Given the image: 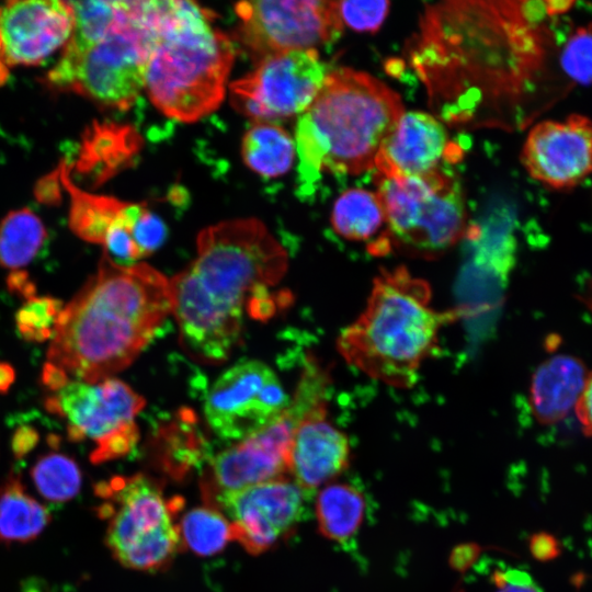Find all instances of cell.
<instances>
[{
    "label": "cell",
    "mask_w": 592,
    "mask_h": 592,
    "mask_svg": "<svg viewBox=\"0 0 592 592\" xmlns=\"http://www.w3.org/2000/svg\"><path fill=\"white\" fill-rule=\"evenodd\" d=\"M197 255L170 280L172 314L184 349L208 364L226 361L240 340L243 312L264 320L275 305L269 287L285 274L287 253L257 218L203 229Z\"/></svg>",
    "instance_id": "cell-1"
},
{
    "label": "cell",
    "mask_w": 592,
    "mask_h": 592,
    "mask_svg": "<svg viewBox=\"0 0 592 592\" xmlns=\"http://www.w3.org/2000/svg\"><path fill=\"white\" fill-rule=\"evenodd\" d=\"M172 314L170 281L146 263L119 267L104 254L98 271L62 307L47 362L94 384L132 364Z\"/></svg>",
    "instance_id": "cell-2"
},
{
    "label": "cell",
    "mask_w": 592,
    "mask_h": 592,
    "mask_svg": "<svg viewBox=\"0 0 592 592\" xmlns=\"http://www.w3.org/2000/svg\"><path fill=\"white\" fill-rule=\"evenodd\" d=\"M463 314L435 309L430 283L406 266L384 269L373 280L364 309L337 338V350L369 378L408 389L437 352L441 330Z\"/></svg>",
    "instance_id": "cell-3"
},
{
    "label": "cell",
    "mask_w": 592,
    "mask_h": 592,
    "mask_svg": "<svg viewBox=\"0 0 592 592\" xmlns=\"http://www.w3.org/2000/svg\"><path fill=\"white\" fill-rule=\"evenodd\" d=\"M403 113L400 96L375 77L344 67L328 72L296 125L300 189L323 173L372 170L382 143Z\"/></svg>",
    "instance_id": "cell-4"
},
{
    "label": "cell",
    "mask_w": 592,
    "mask_h": 592,
    "mask_svg": "<svg viewBox=\"0 0 592 592\" xmlns=\"http://www.w3.org/2000/svg\"><path fill=\"white\" fill-rule=\"evenodd\" d=\"M190 1H166L150 50L145 89L166 116L194 123L223 102L235 60L231 39Z\"/></svg>",
    "instance_id": "cell-5"
},
{
    "label": "cell",
    "mask_w": 592,
    "mask_h": 592,
    "mask_svg": "<svg viewBox=\"0 0 592 592\" xmlns=\"http://www.w3.org/2000/svg\"><path fill=\"white\" fill-rule=\"evenodd\" d=\"M119 5L117 26L79 57H60L45 76L47 87L76 92L107 109L125 111L135 103L145 88L157 30L145 1Z\"/></svg>",
    "instance_id": "cell-6"
},
{
    "label": "cell",
    "mask_w": 592,
    "mask_h": 592,
    "mask_svg": "<svg viewBox=\"0 0 592 592\" xmlns=\"http://www.w3.org/2000/svg\"><path fill=\"white\" fill-rule=\"evenodd\" d=\"M376 194L391 250L431 260L465 237L463 190L457 178L444 169L402 179L378 177Z\"/></svg>",
    "instance_id": "cell-7"
},
{
    "label": "cell",
    "mask_w": 592,
    "mask_h": 592,
    "mask_svg": "<svg viewBox=\"0 0 592 592\" xmlns=\"http://www.w3.org/2000/svg\"><path fill=\"white\" fill-rule=\"evenodd\" d=\"M95 491L106 500L99 509L109 519L106 546L122 566L157 571L173 559L181 546L177 512L182 500L168 499L141 474L114 477Z\"/></svg>",
    "instance_id": "cell-8"
},
{
    "label": "cell",
    "mask_w": 592,
    "mask_h": 592,
    "mask_svg": "<svg viewBox=\"0 0 592 592\" xmlns=\"http://www.w3.org/2000/svg\"><path fill=\"white\" fill-rule=\"evenodd\" d=\"M236 39L258 59L287 50L316 49L342 32L333 1H243L235 4Z\"/></svg>",
    "instance_id": "cell-9"
},
{
    "label": "cell",
    "mask_w": 592,
    "mask_h": 592,
    "mask_svg": "<svg viewBox=\"0 0 592 592\" xmlns=\"http://www.w3.org/2000/svg\"><path fill=\"white\" fill-rule=\"evenodd\" d=\"M327 73L316 49L274 54L229 84L230 103L254 122L292 117L311 105Z\"/></svg>",
    "instance_id": "cell-10"
},
{
    "label": "cell",
    "mask_w": 592,
    "mask_h": 592,
    "mask_svg": "<svg viewBox=\"0 0 592 592\" xmlns=\"http://www.w3.org/2000/svg\"><path fill=\"white\" fill-rule=\"evenodd\" d=\"M144 406L141 396L114 377L94 384L73 379L45 400L49 412L66 419L70 441L132 448L139 439L135 418Z\"/></svg>",
    "instance_id": "cell-11"
},
{
    "label": "cell",
    "mask_w": 592,
    "mask_h": 592,
    "mask_svg": "<svg viewBox=\"0 0 592 592\" xmlns=\"http://www.w3.org/2000/svg\"><path fill=\"white\" fill-rule=\"evenodd\" d=\"M277 375L257 360H241L212 385L204 417L220 439L241 441L276 419L288 406Z\"/></svg>",
    "instance_id": "cell-12"
},
{
    "label": "cell",
    "mask_w": 592,
    "mask_h": 592,
    "mask_svg": "<svg viewBox=\"0 0 592 592\" xmlns=\"http://www.w3.org/2000/svg\"><path fill=\"white\" fill-rule=\"evenodd\" d=\"M306 410L291 399L287 408L264 428L218 453L208 468L203 494H219L286 476L295 428Z\"/></svg>",
    "instance_id": "cell-13"
},
{
    "label": "cell",
    "mask_w": 592,
    "mask_h": 592,
    "mask_svg": "<svg viewBox=\"0 0 592 592\" xmlns=\"http://www.w3.org/2000/svg\"><path fill=\"white\" fill-rule=\"evenodd\" d=\"M306 492L284 476L217 496L207 504L228 519L232 540L248 553L266 551L297 526L304 514Z\"/></svg>",
    "instance_id": "cell-14"
},
{
    "label": "cell",
    "mask_w": 592,
    "mask_h": 592,
    "mask_svg": "<svg viewBox=\"0 0 592 592\" xmlns=\"http://www.w3.org/2000/svg\"><path fill=\"white\" fill-rule=\"evenodd\" d=\"M521 160L528 174L546 186H577L592 174V119L570 114L536 124L526 137Z\"/></svg>",
    "instance_id": "cell-15"
},
{
    "label": "cell",
    "mask_w": 592,
    "mask_h": 592,
    "mask_svg": "<svg viewBox=\"0 0 592 592\" xmlns=\"http://www.w3.org/2000/svg\"><path fill=\"white\" fill-rule=\"evenodd\" d=\"M72 31L73 13L67 1H9L0 7V58L10 66L38 65L65 47Z\"/></svg>",
    "instance_id": "cell-16"
},
{
    "label": "cell",
    "mask_w": 592,
    "mask_h": 592,
    "mask_svg": "<svg viewBox=\"0 0 592 592\" xmlns=\"http://www.w3.org/2000/svg\"><path fill=\"white\" fill-rule=\"evenodd\" d=\"M457 151L435 117L410 111L401 115L382 143L374 168L384 178L420 177L439 169L443 159L456 161Z\"/></svg>",
    "instance_id": "cell-17"
},
{
    "label": "cell",
    "mask_w": 592,
    "mask_h": 592,
    "mask_svg": "<svg viewBox=\"0 0 592 592\" xmlns=\"http://www.w3.org/2000/svg\"><path fill=\"white\" fill-rule=\"evenodd\" d=\"M350 459L349 437L328 419V400L305 412L293 434L288 473L306 494L337 478Z\"/></svg>",
    "instance_id": "cell-18"
},
{
    "label": "cell",
    "mask_w": 592,
    "mask_h": 592,
    "mask_svg": "<svg viewBox=\"0 0 592 592\" xmlns=\"http://www.w3.org/2000/svg\"><path fill=\"white\" fill-rule=\"evenodd\" d=\"M143 139L129 124L95 121L81 136L78 157L69 164L75 173L91 187H96L134 163Z\"/></svg>",
    "instance_id": "cell-19"
},
{
    "label": "cell",
    "mask_w": 592,
    "mask_h": 592,
    "mask_svg": "<svg viewBox=\"0 0 592 592\" xmlns=\"http://www.w3.org/2000/svg\"><path fill=\"white\" fill-rule=\"evenodd\" d=\"M588 371L569 354H555L535 369L528 388L530 408L536 421L551 425L562 421L577 405Z\"/></svg>",
    "instance_id": "cell-20"
},
{
    "label": "cell",
    "mask_w": 592,
    "mask_h": 592,
    "mask_svg": "<svg viewBox=\"0 0 592 592\" xmlns=\"http://www.w3.org/2000/svg\"><path fill=\"white\" fill-rule=\"evenodd\" d=\"M47 508L27 493L16 473L0 485V544H26L37 538L49 524Z\"/></svg>",
    "instance_id": "cell-21"
},
{
    "label": "cell",
    "mask_w": 592,
    "mask_h": 592,
    "mask_svg": "<svg viewBox=\"0 0 592 592\" xmlns=\"http://www.w3.org/2000/svg\"><path fill=\"white\" fill-rule=\"evenodd\" d=\"M60 167L64 189L70 195V229L84 241L103 244L110 227L119 217L127 202L82 190L71 179L69 163L62 160Z\"/></svg>",
    "instance_id": "cell-22"
},
{
    "label": "cell",
    "mask_w": 592,
    "mask_h": 592,
    "mask_svg": "<svg viewBox=\"0 0 592 592\" xmlns=\"http://www.w3.org/2000/svg\"><path fill=\"white\" fill-rule=\"evenodd\" d=\"M295 150V140L287 130L272 122H254L241 141V157L246 166L269 179L287 173Z\"/></svg>",
    "instance_id": "cell-23"
},
{
    "label": "cell",
    "mask_w": 592,
    "mask_h": 592,
    "mask_svg": "<svg viewBox=\"0 0 592 592\" xmlns=\"http://www.w3.org/2000/svg\"><path fill=\"white\" fill-rule=\"evenodd\" d=\"M315 509L321 535L330 540L343 543L360 530L365 516L366 501L354 486L335 482L320 490Z\"/></svg>",
    "instance_id": "cell-24"
},
{
    "label": "cell",
    "mask_w": 592,
    "mask_h": 592,
    "mask_svg": "<svg viewBox=\"0 0 592 592\" xmlns=\"http://www.w3.org/2000/svg\"><path fill=\"white\" fill-rule=\"evenodd\" d=\"M334 231L351 241H368L386 228V217L376 193L350 189L335 201L331 214Z\"/></svg>",
    "instance_id": "cell-25"
},
{
    "label": "cell",
    "mask_w": 592,
    "mask_h": 592,
    "mask_svg": "<svg viewBox=\"0 0 592 592\" xmlns=\"http://www.w3.org/2000/svg\"><path fill=\"white\" fill-rule=\"evenodd\" d=\"M46 237L43 221L32 209L9 212L0 221V265L21 270L33 261Z\"/></svg>",
    "instance_id": "cell-26"
},
{
    "label": "cell",
    "mask_w": 592,
    "mask_h": 592,
    "mask_svg": "<svg viewBox=\"0 0 592 592\" xmlns=\"http://www.w3.org/2000/svg\"><path fill=\"white\" fill-rule=\"evenodd\" d=\"M73 13V31L61 58L73 59L105 38L118 24L119 1L69 2Z\"/></svg>",
    "instance_id": "cell-27"
},
{
    "label": "cell",
    "mask_w": 592,
    "mask_h": 592,
    "mask_svg": "<svg viewBox=\"0 0 592 592\" xmlns=\"http://www.w3.org/2000/svg\"><path fill=\"white\" fill-rule=\"evenodd\" d=\"M181 544L200 556L220 553L232 540L230 522L215 505L190 510L179 523Z\"/></svg>",
    "instance_id": "cell-28"
},
{
    "label": "cell",
    "mask_w": 592,
    "mask_h": 592,
    "mask_svg": "<svg viewBox=\"0 0 592 592\" xmlns=\"http://www.w3.org/2000/svg\"><path fill=\"white\" fill-rule=\"evenodd\" d=\"M31 477L38 493L53 502H65L75 498L82 481L76 460L55 452L37 458L31 469Z\"/></svg>",
    "instance_id": "cell-29"
},
{
    "label": "cell",
    "mask_w": 592,
    "mask_h": 592,
    "mask_svg": "<svg viewBox=\"0 0 592 592\" xmlns=\"http://www.w3.org/2000/svg\"><path fill=\"white\" fill-rule=\"evenodd\" d=\"M61 309V300L54 297L35 296L26 300L15 315L19 334L27 342L52 340Z\"/></svg>",
    "instance_id": "cell-30"
},
{
    "label": "cell",
    "mask_w": 592,
    "mask_h": 592,
    "mask_svg": "<svg viewBox=\"0 0 592 592\" xmlns=\"http://www.w3.org/2000/svg\"><path fill=\"white\" fill-rule=\"evenodd\" d=\"M559 64L566 79L592 86V22L577 27L563 43Z\"/></svg>",
    "instance_id": "cell-31"
},
{
    "label": "cell",
    "mask_w": 592,
    "mask_h": 592,
    "mask_svg": "<svg viewBox=\"0 0 592 592\" xmlns=\"http://www.w3.org/2000/svg\"><path fill=\"white\" fill-rule=\"evenodd\" d=\"M124 216L140 259L152 254L164 243L167 225L146 204L127 203Z\"/></svg>",
    "instance_id": "cell-32"
},
{
    "label": "cell",
    "mask_w": 592,
    "mask_h": 592,
    "mask_svg": "<svg viewBox=\"0 0 592 592\" xmlns=\"http://www.w3.org/2000/svg\"><path fill=\"white\" fill-rule=\"evenodd\" d=\"M338 11L343 24L360 32H375L384 22L388 1H339Z\"/></svg>",
    "instance_id": "cell-33"
},
{
    "label": "cell",
    "mask_w": 592,
    "mask_h": 592,
    "mask_svg": "<svg viewBox=\"0 0 592 592\" xmlns=\"http://www.w3.org/2000/svg\"><path fill=\"white\" fill-rule=\"evenodd\" d=\"M103 247V254L119 267L133 266L140 259L130 236L128 224L124 216V209L110 227Z\"/></svg>",
    "instance_id": "cell-34"
},
{
    "label": "cell",
    "mask_w": 592,
    "mask_h": 592,
    "mask_svg": "<svg viewBox=\"0 0 592 592\" xmlns=\"http://www.w3.org/2000/svg\"><path fill=\"white\" fill-rule=\"evenodd\" d=\"M492 581L496 592H543L526 572L516 569L496 571Z\"/></svg>",
    "instance_id": "cell-35"
},
{
    "label": "cell",
    "mask_w": 592,
    "mask_h": 592,
    "mask_svg": "<svg viewBox=\"0 0 592 592\" xmlns=\"http://www.w3.org/2000/svg\"><path fill=\"white\" fill-rule=\"evenodd\" d=\"M61 167L44 175L35 184L34 194L39 203L46 205H57L61 201Z\"/></svg>",
    "instance_id": "cell-36"
},
{
    "label": "cell",
    "mask_w": 592,
    "mask_h": 592,
    "mask_svg": "<svg viewBox=\"0 0 592 592\" xmlns=\"http://www.w3.org/2000/svg\"><path fill=\"white\" fill-rule=\"evenodd\" d=\"M530 551L538 561H550L560 555L561 549L554 535L540 532L531 537Z\"/></svg>",
    "instance_id": "cell-37"
},
{
    "label": "cell",
    "mask_w": 592,
    "mask_h": 592,
    "mask_svg": "<svg viewBox=\"0 0 592 592\" xmlns=\"http://www.w3.org/2000/svg\"><path fill=\"white\" fill-rule=\"evenodd\" d=\"M583 433L592 437V372L588 374L584 387L574 407Z\"/></svg>",
    "instance_id": "cell-38"
},
{
    "label": "cell",
    "mask_w": 592,
    "mask_h": 592,
    "mask_svg": "<svg viewBox=\"0 0 592 592\" xmlns=\"http://www.w3.org/2000/svg\"><path fill=\"white\" fill-rule=\"evenodd\" d=\"M39 434L31 425H21L12 434L11 451L15 458L20 459L26 456L38 443Z\"/></svg>",
    "instance_id": "cell-39"
},
{
    "label": "cell",
    "mask_w": 592,
    "mask_h": 592,
    "mask_svg": "<svg viewBox=\"0 0 592 592\" xmlns=\"http://www.w3.org/2000/svg\"><path fill=\"white\" fill-rule=\"evenodd\" d=\"M5 282L9 292L20 296L25 301L36 296V285L27 272L23 270L11 271Z\"/></svg>",
    "instance_id": "cell-40"
},
{
    "label": "cell",
    "mask_w": 592,
    "mask_h": 592,
    "mask_svg": "<svg viewBox=\"0 0 592 592\" xmlns=\"http://www.w3.org/2000/svg\"><path fill=\"white\" fill-rule=\"evenodd\" d=\"M481 548L476 544L456 546L449 556V566L456 571H465L476 560Z\"/></svg>",
    "instance_id": "cell-41"
},
{
    "label": "cell",
    "mask_w": 592,
    "mask_h": 592,
    "mask_svg": "<svg viewBox=\"0 0 592 592\" xmlns=\"http://www.w3.org/2000/svg\"><path fill=\"white\" fill-rule=\"evenodd\" d=\"M41 378L47 389L56 392L70 382L69 375L61 367L47 361L43 366Z\"/></svg>",
    "instance_id": "cell-42"
},
{
    "label": "cell",
    "mask_w": 592,
    "mask_h": 592,
    "mask_svg": "<svg viewBox=\"0 0 592 592\" xmlns=\"http://www.w3.org/2000/svg\"><path fill=\"white\" fill-rule=\"evenodd\" d=\"M15 380V371L7 362L0 361V394H7Z\"/></svg>",
    "instance_id": "cell-43"
},
{
    "label": "cell",
    "mask_w": 592,
    "mask_h": 592,
    "mask_svg": "<svg viewBox=\"0 0 592 592\" xmlns=\"http://www.w3.org/2000/svg\"><path fill=\"white\" fill-rule=\"evenodd\" d=\"M9 75L7 65L0 58V86L7 80Z\"/></svg>",
    "instance_id": "cell-44"
},
{
    "label": "cell",
    "mask_w": 592,
    "mask_h": 592,
    "mask_svg": "<svg viewBox=\"0 0 592 592\" xmlns=\"http://www.w3.org/2000/svg\"><path fill=\"white\" fill-rule=\"evenodd\" d=\"M1 50H2V38H1V34H0V54H1Z\"/></svg>",
    "instance_id": "cell-45"
}]
</instances>
